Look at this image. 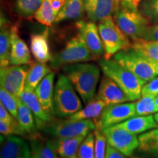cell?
Listing matches in <instances>:
<instances>
[{
	"instance_id": "f35d334b",
	"label": "cell",
	"mask_w": 158,
	"mask_h": 158,
	"mask_svg": "<svg viewBox=\"0 0 158 158\" xmlns=\"http://www.w3.org/2000/svg\"><path fill=\"white\" fill-rule=\"evenodd\" d=\"M141 39L158 42V23H153L152 25L148 26L142 35Z\"/></svg>"
},
{
	"instance_id": "603a6c76",
	"label": "cell",
	"mask_w": 158,
	"mask_h": 158,
	"mask_svg": "<svg viewBox=\"0 0 158 158\" xmlns=\"http://www.w3.org/2000/svg\"><path fill=\"white\" fill-rule=\"evenodd\" d=\"M86 137V135L65 138H55L52 140L57 155L61 158H69L76 156L79 147Z\"/></svg>"
},
{
	"instance_id": "4316f807",
	"label": "cell",
	"mask_w": 158,
	"mask_h": 158,
	"mask_svg": "<svg viewBox=\"0 0 158 158\" xmlns=\"http://www.w3.org/2000/svg\"><path fill=\"white\" fill-rule=\"evenodd\" d=\"M18 122L23 133H32L35 131V118L31 110L19 99V110H18Z\"/></svg>"
},
{
	"instance_id": "6da1fadb",
	"label": "cell",
	"mask_w": 158,
	"mask_h": 158,
	"mask_svg": "<svg viewBox=\"0 0 158 158\" xmlns=\"http://www.w3.org/2000/svg\"><path fill=\"white\" fill-rule=\"evenodd\" d=\"M62 70L85 104L95 98L97 86L100 78V69L97 65L76 63L66 65Z\"/></svg>"
},
{
	"instance_id": "4dcf8cb0",
	"label": "cell",
	"mask_w": 158,
	"mask_h": 158,
	"mask_svg": "<svg viewBox=\"0 0 158 158\" xmlns=\"http://www.w3.org/2000/svg\"><path fill=\"white\" fill-rule=\"evenodd\" d=\"M35 20L41 24L50 27L55 23L56 15L51 6L50 0H44L34 15Z\"/></svg>"
},
{
	"instance_id": "3957f363",
	"label": "cell",
	"mask_w": 158,
	"mask_h": 158,
	"mask_svg": "<svg viewBox=\"0 0 158 158\" xmlns=\"http://www.w3.org/2000/svg\"><path fill=\"white\" fill-rule=\"evenodd\" d=\"M113 16L120 29L132 40L141 39L145 29L150 25L149 20L138 8L125 2L116 1Z\"/></svg>"
},
{
	"instance_id": "9a60e30c",
	"label": "cell",
	"mask_w": 158,
	"mask_h": 158,
	"mask_svg": "<svg viewBox=\"0 0 158 158\" xmlns=\"http://www.w3.org/2000/svg\"><path fill=\"white\" fill-rule=\"evenodd\" d=\"M55 73L51 72L41 81L35 92L45 112L54 118L55 115L54 108Z\"/></svg>"
},
{
	"instance_id": "4fadbf2b",
	"label": "cell",
	"mask_w": 158,
	"mask_h": 158,
	"mask_svg": "<svg viewBox=\"0 0 158 158\" xmlns=\"http://www.w3.org/2000/svg\"><path fill=\"white\" fill-rule=\"evenodd\" d=\"M95 98L105 102L106 106L129 101L119 86L106 75H103L100 80Z\"/></svg>"
},
{
	"instance_id": "277c9868",
	"label": "cell",
	"mask_w": 158,
	"mask_h": 158,
	"mask_svg": "<svg viewBox=\"0 0 158 158\" xmlns=\"http://www.w3.org/2000/svg\"><path fill=\"white\" fill-rule=\"evenodd\" d=\"M54 108L59 117H68L82 108L76 89L64 73L58 76L54 86Z\"/></svg>"
},
{
	"instance_id": "ba28073f",
	"label": "cell",
	"mask_w": 158,
	"mask_h": 158,
	"mask_svg": "<svg viewBox=\"0 0 158 158\" xmlns=\"http://www.w3.org/2000/svg\"><path fill=\"white\" fill-rule=\"evenodd\" d=\"M96 129L94 122L90 119L70 121L58 120L51 121L47 124L43 130L56 138H74L87 135L92 130Z\"/></svg>"
},
{
	"instance_id": "d4e9b609",
	"label": "cell",
	"mask_w": 158,
	"mask_h": 158,
	"mask_svg": "<svg viewBox=\"0 0 158 158\" xmlns=\"http://www.w3.org/2000/svg\"><path fill=\"white\" fill-rule=\"evenodd\" d=\"M84 10V0H68L57 14L55 23L80 19L83 16Z\"/></svg>"
},
{
	"instance_id": "7bdbcfd3",
	"label": "cell",
	"mask_w": 158,
	"mask_h": 158,
	"mask_svg": "<svg viewBox=\"0 0 158 158\" xmlns=\"http://www.w3.org/2000/svg\"><path fill=\"white\" fill-rule=\"evenodd\" d=\"M116 1H122V2H125L130 5H131L133 7H136V8H138L141 3L143 2V0H116Z\"/></svg>"
},
{
	"instance_id": "8fae6325",
	"label": "cell",
	"mask_w": 158,
	"mask_h": 158,
	"mask_svg": "<svg viewBox=\"0 0 158 158\" xmlns=\"http://www.w3.org/2000/svg\"><path fill=\"white\" fill-rule=\"evenodd\" d=\"M107 143L127 157H131L139 147V140L133 134L122 128L114 126L102 130Z\"/></svg>"
},
{
	"instance_id": "836d02e7",
	"label": "cell",
	"mask_w": 158,
	"mask_h": 158,
	"mask_svg": "<svg viewBox=\"0 0 158 158\" xmlns=\"http://www.w3.org/2000/svg\"><path fill=\"white\" fill-rule=\"evenodd\" d=\"M19 99L13 94L2 89H0V102L6 109L14 117L18 118V110H19Z\"/></svg>"
},
{
	"instance_id": "5b68a950",
	"label": "cell",
	"mask_w": 158,
	"mask_h": 158,
	"mask_svg": "<svg viewBox=\"0 0 158 158\" xmlns=\"http://www.w3.org/2000/svg\"><path fill=\"white\" fill-rule=\"evenodd\" d=\"M94 59L96 58L78 33L69 40L59 53L53 56L51 66L54 69H59L68 64L89 62Z\"/></svg>"
},
{
	"instance_id": "7dc6e473",
	"label": "cell",
	"mask_w": 158,
	"mask_h": 158,
	"mask_svg": "<svg viewBox=\"0 0 158 158\" xmlns=\"http://www.w3.org/2000/svg\"><path fill=\"white\" fill-rule=\"evenodd\" d=\"M31 158H37V157H36V155H34L33 153H31Z\"/></svg>"
},
{
	"instance_id": "bcb514c9",
	"label": "cell",
	"mask_w": 158,
	"mask_h": 158,
	"mask_svg": "<svg viewBox=\"0 0 158 158\" xmlns=\"http://www.w3.org/2000/svg\"><path fill=\"white\" fill-rule=\"evenodd\" d=\"M154 117H155V119L156 120V122H157V124H158V112H157V113L155 114Z\"/></svg>"
},
{
	"instance_id": "c3c4849f",
	"label": "cell",
	"mask_w": 158,
	"mask_h": 158,
	"mask_svg": "<svg viewBox=\"0 0 158 158\" xmlns=\"http://www.w3.org/2000/svg\"><path fill=\"white\" fill-rule=\"evenodd\" d=\"M69 158H78L77 156H73V157H69Z\"/></svg>"
},
{
	"instance_id": "8992f818",
	"label": "cell",
	"mask_w": 158,
	"mask_h": 158,
	"mask_svg": "<svg viewBox=\"0 0 158 158\" xmlns=\"http://www.w3.org/2000/svg\"><path fill=\"white\" fill-rule=\"evenodd\" d=\"M99 32L104 48V59H110L118 51L131 45L129 37L120 29L112 16L100 21Z\"/></svg>"
},
{
	"instance_id": "484cf974",
	"label": "cell",
	"mask_w": 158,
	"mask_h": 158,
	"mask_svg": "<svg viewBox=\"0 0 158 158\" xmlns=\"http://www.w3.org/2000/svg\"><path fill=\"white\" fill-rule=\"evenodd\" d=\"M140 151L158 158V128L145 132L138 137Z\"/></svg>"
},
{
	"instance_id": "44dd1931",
	"label": "cell",
	"mask_w": 158,
	"mask_h": 158,
	"mask_svg": "<svg viewBox=\"0 0 158 158\" xmlns=\"http://www.w3.org/2000/svg\"><path fill=\"white\" fill-rule=\"evenodd\" d=\"M11 27L8 20L1 13L0 24V66L1 68L10 64Z\"/></svg>"
},
{
	"instance_id": "9c48e42d",
	"label": "cell",
	"mask_w": 158,
	"mask_h": 158,
	"mask_svg": "<svg viewBox=\"0 0 158 158\" xmlns=\"http://www.w3.org/2000/svg\"><path fill=\"white\" fill-rule=\"evenodd\" d=\"M135 116V102L108 105L98 119H94L96 129L102 130Z\"/></svg>"
},
{
	"instance_id": "83f0119b",
	"label": "cell",
	"mask_w": 158,
	"mask_h": 158,
	"mask_svg": "<svg viewBox=\"0 0 158 158\" xmlns=\"http://www.w3.org/2000/svg\"><path fill=\"white\" fill-rule=\"evenodd\" d=\"M132 48L153 62H158V42L143 39L133 40L130 45Z\"/></svg>"
},
{
	"instance_id": "5bb4252c",
	"label": "cell",
	"mask_w": 158,
	"mask_h": 158,
	"mask_svg": "<svg viewBox=\"0 0 158 158\" xmlns=\"http://www.w3.org/2000/svg\"><path fill=\"white\" fill-rule=\"evenodd\" d=\"M31 63L30 51L26 43L19 36V27L15 25L12 26L10 64L29 65Z\"/></svg>"
},
{
	"instance_id": "ffe728a7",
	"label": "cell",
	"mask_w": 158,
	"mask_h": 158,
	"mask_svg": "<svg viewBox=\"0 0 158 158\" xmlns=\"http://www.w3.org/2000/svg\"><path fill=\"white\" fill-rule=\"evenodd\" d=\"M114 126L116 127L122 128L135 135L145 133L155 128H158L157 122H156L154 116L151 114L147 116H133Z\"/></svg>"
},
{
	"instance_id": "2e32d148",
	"label": "cell",
	"mask_w": 158,
	"mask_h": 158,
	"mask_svg": "<svg viewBox=\"0 0 158 158\" xmlns=\"http://www.w3.org/2000/svg\"><path fill=\"white\" fill-rule=\"evenodd\" d=\"M84 9L91 21L100 22L114 14L115 0H84Z\"/></svg>"
},
{
	"instance_id": "d6986e66",
	"label": "cell",
	"mask_w": 158,
	"mask_h": 158,
	"mask_svg": "<svg viewBox=\"0 0 158 158\" xmlns=\"http://www.w3.org/2000/svg\"><path fill=\"white\" fill-rule=\"evenodd\" d=\"M48 30L33 34L30 37V50L33 56L38 62L46 63L51 62L53 56L51 54L48 43Z\"/></svg>"
},
{
	"instance_id": "1f68e13d",
	"label": "cell",
	"mask_w": 158,
	"mask_h": 158,
	"mask_svg": "<svg viewBox=\"0 0 158 158\" xmlns=\"http://www.w3.org/2000/svg\"><path fill=\"white\" fill-rule=\"evenodd\" d=\"M156 97L142 96L135 102V116H147L157 113L155 102Z\"/></svg>"
},
{
	"instance_id": "ac0fdd59",
	"label": "cell",
	"mask_w": 158,
	"mask_h": 158,
	"mask_svg": "<svg viewBox=\"0 0 158 158\" xmlns=\"http://www.w3.org/2000/svg\"><path fill=\"white\" fill-rule=\"evenodd\" d=\"M19 98L34 114L37 128L43 129L47 124L53 121L54 118L45 113L35 92L24 89Z\"/></svg>"
},
{
	"instance_id": "7c38bea8",
	"label": "cell",
	"mask_w": 158,
	"mask_h": 158,
	"mask_svg": "<svg viewBox=\"0 0 158 158\" xmlns=\"http://www.w3.org/2000/svg\"><path fill=\"white\" fill-rule=\"evenodd\" d=\"M79 35L95 58L104 56V48L98 27L94 21H80L76 23Z\"/></svg>"
},
{
	"instance_id": "8d00e7d4",
	"label": "cell",
	"mask_w": 158,
	"mask_h": 158,
	"mask_svg": "<svg viewBox=\"0 0 158 158\" xmlns=\"http://www.w3.org/2000/svg\"><path fill=\"white\" fill-rule=\"evenodd\" d=\"M0 132L2 135L5 136L21 135L24 134L20 127L18 120L14 122L0 120Z\"/></svg>"
},
{
	"instance_id": "f546056e",
	"label": "cell",
	"mask_w": 158,
	"mask_h": 158,
	"mask_svg": "<svg viewBox=\"0 0 158 158\" xmlns=\"http://www.w3.org/2000/svg\"><path fill=\"white\" fill-rule=\"evenodd\" d=\"M44 0H15L14 10L19 16H34Z\"/></svg>"
},
{
	"instance_id": "74e56055",
	"label": "cell",
	"mask_w": 158,
	"mask_h": 158,
	"mask_svg": "<svg viewBox=\"0 0 158 158\" xmlns=\"http://www.w3.org/2000/svg\"><path fill=\"white\" fill-rule=\"evenodd\" d=\"M158 95V76L149 81L144 84L142 88V96L157 97Z\"/></svg>"
},
{
	"instance_id": "52a82bcc",
	"label": "cell",
	"mask_w": 158,
	"mask_h": 158,
	"mask_svg": "<svg viewBox=\"0 0 158 158\" xmlns=\"http://www.w3.org/2000/svg\"><path fill=\"white\" fill-rule=\"evenodd\" d=\"M114 59L138 78L147 82L157 76L153 61L146 58L130 46L118 51L114 55Z\"/></svg>"
},
{
	"instance_id": "f6af8a7d",
	"label": "cell",
	"mask_w": 158,
	"mask_h": 158,
	"mask_svg": "<svg viewBox=\"0 0 158 158\" xmlns=\"http://www.w3.org/2000/svg\"><path fill=\"white\" fill-rule=\"evenodd\" d=\"M155 102H156V106H157V112H158V95L156 97Z\"/></svg>"
},
{
	"instance_id": "d590c367",
	"label": "cell",
	"mask_w": 158,
	"mask_h": 158,
	"mask_svg": "<svg viewBox=\"0 0 158 158\" xmlns=\"http://www.w3.org/2000/svg\"><path fill=\"white\" fill-rule=\"evenodd\" d=\"M95 143H94V155L95 158H105L106 153L107 140L102 130H94Z\"/></svg>"
},
{
	"instance_id": "30bf717a",
	"label": "cell",
	"mask_w": 158,
	"mask_h": 158,
	"mask_svg": "<svg viewBox=\"0 0 158 158\" xmlns=\"http://www.w3.org/2000/svg\"><path fill=\"white\" fill-rule=\"evenodd\" d=\"M29 66L9 65L0 69V86L2 89L19 98L25 88V79Z\"/></svg>"
},
{
	"instance_id": "cb8c5ba5",
	"label": "cell",
	"mask_w": 158,
	"mask_h": 158,
	"mask_svg": "<svg viewBox=\"0 0 158 158\" xmlns=\"http://www.w3.org/2000/svg\"><path fill=\"white\" fill-rule=\"evenodd\" d=\"M106 106V104L101 100L94 98L86 104V107L81 108L68 117L67 119L70 121H79V120H86L90 118L97 119L101 114L103 108Z\"/></svg>"
},
{
	"instance_id": "7a4b0ae2",
	"label": "cell",
	"mask_w": 158,
	"mask_h": 158,
	"mask_svg": "<svg viewBox=\"0 0 158 158\" xmlns=\"http://www.w3.org/2000/svg\"><path fill=\"white\" fill-rule=\"evenodd\" d=\"M99 64L103 74L119 86L129 101H136L141 98L142 88L147 81L138 78L114 59L103 58L100 59Z\"/></svg>"
},
{
	"instance_id": "b9f144b4",
	"label": "cell",
	"mask_w": 158,
	"mask_h": 158,
	"mask_svg": "<svg viewBox=\"0 0 158 158\" xmlns=\"http://www.w3.org/2000/svg\"><path fill=\"white\" fill-rule=\"evenodd\" d=\"M67 1L68 0H50L51 6H52L53 10H54L55 15H57L59 12L62 9V7L67 2Z\"/></svg>"
},
{
	"instance_id": "e0dca14e",
	"label": "cell",
	"mask_w": 158,
	"mask_h": 158,
	"mask_svg": "<svg viewBox=\"0 0 158 158\" xmlns=\"http://www.w3.org/2000/svg\"><path fill=\"white\" fill-rule=\"evenodd\" d=\"M0 158H31L28 143L15 135L6 138L2 147Z\"/></svg>"
},
{
	"instance_id": "7402d4cb",
	"label": "cell",
	"mask_w": 158,
	"mask_h": 158,
	"mask_svg": "<svg viewBox=\"0 0 158 158\" xmlns=\"http://www.w3.org/2000/svg\"><path fill=\"white\" fill-rule=\"evenodd\" d=\"M52 72L50 67L46 63L32 62L29 64L27 76L25 79V88L35 92L41 81L47 75Z\"/></svg>"
},
{
	"instance_id": "ab89813d",
	"label": "cell",
	"mask_w": 158,
	"mask_h": 158,
	"mask_svg": "<svg viewBox=\"0 0 158 158\" xmlns=\"http://www.w3.org/2000/svg\"><path fill=\"white\" fill-rule=\"evenodd\" d=\"M105 158H127V156L123 155L115 148L108 144L107 143V146H106V157Z\"/></svg>"
},
{
	"instance_id": "ee69618b",
	"label": "cell",
	"mask_w": 158,
	"mask_h": 158,
	"mask_svg": "<svg viewBox=\"0 0 158 158\" xmlns=\"http://www.w3.org/2000/svg\"><path fill=\"white\" fill-rule=\"evenodd\" d=\"M154 64H155V68L156 73H157V75L158 76V62H154Z\"/></svg>"
},
{
	"instance_id": "60d3db41",
	"label": "cell",
	"mask_w": 158,
	"mask_h": 158,
	"mask_svg": "<svg viewBox=\"0 0 158 158\" xmlns=\"http://www.w3.org/2000/svg\"><path fill=\"white\" fill-rule=\"evenodd\" d=\"M0 120H4V121L10 122H14L17 121L16 118L4 107L2 104H0Z\"/></svg>"
},
{
	"instance_id": "e575fe53",
	"label": "cell",
	"mask_w": 158,
	"mask_h": 158,
	"mask_svg": "<svg viewBox=\"0 0 158 158\" xmlns=\"http://www.w3.org/2000/svg\"><path fill=\"white\" fill-rule=\"evenodd\" d=\"M94 143H95V135L91 132L85 138L79 147L78 151V158H95L94 155Z\"/></svg>"
},
{
	"instance_id": "f1b7e54d",
	"label": "cell",
	"mask_w": 158,
	"mask_h": 158,
	"mask_svg": "<svg viewBox=\"0 0 158 158\" xmlns=\"http://www.w3.org/2000/svg\"><path fill=\"white\" fill-rule=\"evenodd\" d=\"M31 145V152L37 158H58L52 139L43 143L37 138H32Z\"/></svg>"
},
{
	"instance_id": "681fc988",
	"label": "cell",
	"mask_w": 158,
	"mask_h": 158,
	"mask_svg": "<svg viewBox=\"0 0 158 158\" xmlns=\"http://www.w3.org/2000/svg\"><path fill=\"white\" fill-rule=\"evenodd\" d=\"M132 158H140V157H133Z\"/></svg>"
},
{
	"instance_id": "d6a6232c",
	"label": "cell",
	"mask_w": 158,
	"mask_h": 158,
	"mask_svg": "<svg viewBox=\"0 0 158 158\" xmlns=\"http://www.w3.org/2000/svg\"><path fill=\"white\" fill-rule=\"evenodd\" d=\"M139 7L150 23H158V0H143Z\"/></svg>"
}]
</instances>
